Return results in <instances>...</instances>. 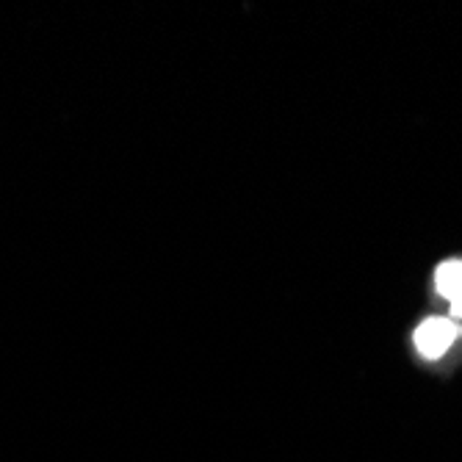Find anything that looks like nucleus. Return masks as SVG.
<instances>
[{
	"instance_id": "1",
	"label": "nucleus",
	"mask_w": 462,
	"mask_h": 462,
	"mask_svg": "<svg viewBox=\"0 0 462 462\" xmlns=\"http://www.w3.org/2000/svg\"><path fill=\"white\" fill-rule=\"evenodd\" d=\"M459 338V327L454 319H443V316H432L427 321H421L415 327V349L424 360H440L443 355H448V349L457 344Z\"/></svg>"
},
{
	"instance_id": "2",
	"label": "nucleus",
	"mask_w": 462,
	"mask_h": 462,
	"mask_svg": "<svg viewBox=\"0 0 462 462\" xmlns=\"http://www.w3.org/2000/svg\"><path fill=\"white\" fill-rule=\"evenodd\" d=\"M435 288L440 297L448 300L451 305V316L454 319H462V261L459 258H451L446 263L438 266L435 272Z\"/></svg>"
}]
</instances>
